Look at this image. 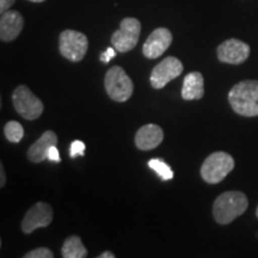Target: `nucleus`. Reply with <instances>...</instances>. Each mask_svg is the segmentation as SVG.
<instances>
[{
	"instance_id": "f257e3e1",
	"label": "nucleus",
	"mask_w": 258,
	"mask_h": 258,
	"mask_svg": "<svg viewBox=\"0 0 258 258\" xmlns=\"http://www.w3.org/2000/svg\"><path fill=\"white\" fill-rule=\"evenodd\" d=\"M228 103L235 114L245 117L258 116V80H244L228 92Z\"/></svg>"
},
{
	"instance_id": "f03ea898",
	"label": "nucleus",
	"mask_w": 258,
	"mask_h": 258,
	"mask_svg": "<svg viewBox=\"0 0 258 258\" xmlns=\"http://www.w3.org/2000/svg\"><path fill=\"white\" fill-rule=\"evenodd\" d=\"M249 207L246 195L241 191H226L213 205V217L220 225H228L239 218Z\"/></svg>"
},
{
	"instance_id": "7ed1b4c3",
	"label": "nucleus",
	"mask_w": 258,
	"mask_h": 258,
	"mask_svg": "<svg viewBox=\"0 0 258 258\" xmlns=\"http://www.w3.org/2000/svg\"><path fill=\"white\" fill-rule=\"evenodd\" d=\"M234 169V159L231 154L222 152L212 153L206 158L201 166V177L208 184H218Z\"/></svg>"
},
{
	"instance_id": "20e7f679",
	"label": "nucleus",
	"mask_w": 258,
	"mask_h": 258,
	"mask_svg": "<svg viewBox=\"0 0 258 258\" xmlns=\"http://www.w3.org/2000/svg\"><path fill=\"white\" fill-rule=\"evenodd\" d=\"M105 91L112 101L125 102L131 98L134 91V85L129 76L120 66H112L105 74Z\"/></svg>"
},
{
	"instance_id": "39448f33",
	"label": "nucleus",
	"mask_w": 258,
	"mask_h": 258,
	"mask_svg": "<svg viewBox=\"0 0 258 258\" xmlns=\"http://www.w3.org/2000/svg\"><path fill=\"white\" fill-rule=\"evenodd\" d=\"M12 103L15 110L25 120H36L43 112V103L27 85H19L15 90L12 93Z\"/></svg>"
},
{
	"instance_id": "423d86ee",
	"label": "nucleus",
	"mask_w": 258,
	"mask_h": 258,
	"mask_svg": "<svg viewBox=\"0 0 258 258\" xmlns=\"http://www.w3.org/2000/svg\"><path fill=\"white\" fill-rule=\"evenodd\" d=\"M89 40L83 32L64 30L60 34L59 49L61 55L72 62L82 61L88 53Z\"/></svg>"
},
{
	"instance_id": "0eeeda50",
	"label": "nucleus",
	"mask_w": 258,
	"mask_h": 258,
	"mask_svg": "<svg viewBox=\"0 0 258 258\" xmlns=\"http://www.w3.org/2000/svg\"><path fill=\"white\" fill-rule=\"evenodd\" d=\"M141 32V23L137 18L127 17L121 21L120 29L111 36L112 47L120 53L134 49L137 47Z\"/></svg>"
},
{
	"instance_id": "6e6552de",
	"label": "nucleus",
	"mask_w": 258,
	"mask_h": 258,
	"mask_svg": "<svg viewBox=\"0 0 258 258\" xmlns=\"http://www.w3.org/2000/svg\"><path fill=\"white\" fill-rule=\"evenodd\" d=\"M183 72V63L175 56H167L157 64L151 73L150 82L153 89L160 90Z\"/></svg>"
},
{
	"instance_id": "1a4fd4ad",
	"label": "nucleus",
	"mask_w": 258,
	"mask_h": 258,
	"mask_svg": "<svg viewBox=\"0 0 258 258\" xmlns=\"http://www.w3.org/2000/svg\"><path fill=\"white\" fill-rule=\"evenodd\" d=\"M53 221V209L46 202H37L27 212L22 221V231L30 234L41 227H48Z\"/></svg>"
},
{
	"instance_id": "9d476101",
	"label": "nucleus",
	"mask_w": 258,
	"mask_h": 258,
	"mask_svg": "<svg viewBox=\"0 0 258 258\" xmlns=\"http://www.w3.org/2000/svg\"><path fill=\"white\" fill-rule=\"evenodd\" d=\"M250 46L245 42L230 38L222 42L217 49V55L220 62L230 64H240L247 60L250 56Z\"/></svg>"
},
{
	"instance_id": "9b49d317",
	"label": "nucleus",
	"mask_w": 258,
	"mask_h": 258,
	"mask_svg": "<svg viewBox=\"0 0 258 258\" xmlns=\"http://www.w3.org/2000/svg\"><path fill=\"white\" fill-rule=\"evenodd\" d=\"M172 42V34L169 29L158 28L147 37L143 46V53L147 59H158L163 55Z\"/></svg>"
},
{
	"instance_id": "f8f14e48",
	"label": "nucleus",
	"mask_w": 258,
	"mask_h": 258,
	"mask_svg": "<svg viewBox=\"0 0 258 258\" xmlns=\"http://www.w3.org/2000/svg\"><path fill=\"white\" fill-rule=\"evenodd\" d=\"M24 28V18L18 11H6L0 18V38L3 42L15 41Z\"/></svg>"
},
{
	"instance_id": "ddd939ff",
	"label": "nucleus",
	"mask_w": 258,
	"mask_h": 258,
	"mask_svg": "<svg viewBox=\"0 0 258 258\" xmlns=\"http://www.w3.org/2000/svg\"><path fill=\"white\" fill-rule=\"evenodd\" d=\"M164 132L157 124L143 125L135 134V145L141 151H151L163 143Z\"/></svg>"
},
{
	"instance_id": "4468645a",
	"label": "nucleus",
	"mask_w": 258,
	"mask_h": 258,
	"mask_svg": "<svg viewBox=\"0 0 258 258\" xmlns=\"http://www.w3.org/2000/svg\"><path fill=\"white\" fill-rule=\"evenodd\" d=\"M57 145V135L53 131H47L37 139L28 150V158L32 163H42L48 159V151L51 146Z\"/></svg>"
},
{
	"instance_id": "2eb2a0df",
	"label": "nucleus",
	"mask_w": 258,
	"mask_h": 258,
	"mask_svg": "<svg viewBox=\"0 0 258 258\" xmlns=\"http://www.w3.org/2000/svg\"><path fill=\"white\" fill-rule=\"evenodd\" d=\"M205 95V79L200 72H190L183 82L182 98L184 101L201 99Z\"/></svg>"
},
{
	"instance_id": "dca6fc26",
	"label": "nucleus",
	"mask_w": 258,
	"mask_h": 258,
	"mask_svg": "<svg viewBox=\"0 0 258 258\" xmlns=\"http://www.w3.org/2000/svg\"><path fill=\"white\" fill-rule=\"evenodd\" d=\"M63 258H85L88 257V250L78 235H70L63 241L61 249Z\"/></svg>"
},
{
	"instance_id": "f3484780",
	"label": "nucleus",
	"mask_w": 258,
	"mask_h": 258,
	"mask_svg": "<svg viewBox=\"0 0 258 258\" xmlns=\"http://www.w3.org/2000/svg\"><path fill=\"white\" fill-rule=\"evenodd\" d=\"M148 166L152 169L163 180H169L173 178V172L171 167L160 158H153L148 161Z\"/></svg>"
},
{
	"instance_id": "a211bd4d",
	"label": "nucleus",
	"mask_w": 258,
	"mask_h": 258,
	"mask_svg": "<svg viewBox=\"0 0 258 258\" xmlns=\"http://www.w3.org/2000/svg\"><path fill=\"white\" fill-rule=\"evenodd\" d=\"M5 137L10 143L17 144L24 137V129L22 124L17 121H10L5 124L4 127Z\"/></svg>"
},
{
	"instance_id": "6ab92c4d",
	"label": "nucleus",
	"mask_w": 258,
	"mask_h": 258,
	"mask_svg": "<svg viewBox=\"0 0 258 258\" xmlns=\"http://www.w3.org/2000/svg\"><path fill=\"white\" fill-rule=\"evenodd\" d=\"M25 258H53L54 253L48 247H37L24 256Z\"/></svg>"
},
{
	"instance_id": "aec40b11",
	"label": "nucleus",
	"mask_w": 258,
	"mask_h": 258,
	"mask_svg": "<svg viewBox=\"0 0 258 258\" xmlns=\"http://www.w3.org/2000/svg\"><path fill=\"white\" fill-rule=\"evenodd\" d=\"M85 154V144L80 140H76L71 144L70 156L76 158L77 156H84Z\"/></svg>"
},
{
	"instance_id": "412c9836",
	"label": "nucleus",
	"mask_w": 258,
	"mask_h": 258,
	"mask_svg": "<svg viewBox=\"0 0 258 258\" xmlns=\"http://www.w3.org/2000/svg\"><path fill=\"white\" fill-rule=\"evenodd\" d=\"M116 50L115 48H110L109 47L108 49H106L104 53H102L101 54V56H99V59H101V61L102 62H104V63H108L109 61H110L111 59H114V57L116 56Z\"/></svg>"
},
{
	"instance_id": "4be33fe9",
	"label": "nucleus",
	"mask_w": 258,
	"mask_h": 258,
	"mask_svg": "<svg viewBox=\"0 0 258 258\" xmlns=\"http://www.w3.org/2000/svg\"><path fill=\"white\" fill-rule=\"evenodd\" d=\"M48 159L50 161H55V163H60V154L56 146H51L49 148V151H48Z\"/></svg>"
},
{
	"instance_id": "5701e85b",
	"label": "nucleus",
	"mask_w": 258,
	"mask_h": 258,
	"mask_svg": "<svg viewBox=\"0 0 258 258\" xmlns=\"http://www.w3.org/2000/svg\"><path fill=\"white\" fill-rule=\"evenodd\" d=\"M16 0H0V12L4 14V12L9 11V9L15 4Z\"/></svg>"
},
{
	"instance_id": "b1692460",
	"label": "nucleus",
	"mask_w": 258,
	"mask_h": 258,
	"mask_svg": "<svg viewBox=\"0 0 258 258\" xmlns=\"http://www.w3.org/2000/svg\"><path fill=\"white\" fill-rule=\"evenodd\" d=\"M5 183H6V177L4 172V165L0 164V188L5 186Z\"/></svg>"
},
{
	"instance_id": "393cba45",
	"label": "nucleus",
	"mask_w": 258,
	"mask_h": 258,
	"mask_svg": "<svg viewBox=\"0 0 258 258\" xmlns=\"http://www.w3.org/2000/svg\"><path fill=\"white\" fill-rule=\"evenodd\" d=\"M98 258H115V254L110 251H104V252L99 254Z\"/></svg>"
},
{
	"instance_id": "a878e982",
	"label": "nucleus",
	"mask_w": 258,
	"mask_h": 258,
	"mask_svg": "<svg viewBox=\"0 0 258 258\" xmlns=\"http://www.w3.org/2000/svg\"><path fill=\"white\" fill-rule=\"evenodd\" d=\"M29 2H31V3H43L44 0H29Z\"/></svg>"
},
{
	"instance_id": "bb28decb",
	"label": "nucleus",
	"mask_w": 258,
	"mask_h": 258,
	"mask_svg": "<svg viewBox=\"0 0 258 258\" xmlns=\"http://www.w3.org/2000/svg\"><path fill=\"white\" fill-rule=\"evenodd\" d=\"M256 217L258 219V206H257V209H256Z\"/></svg>"
}]
</instances>
